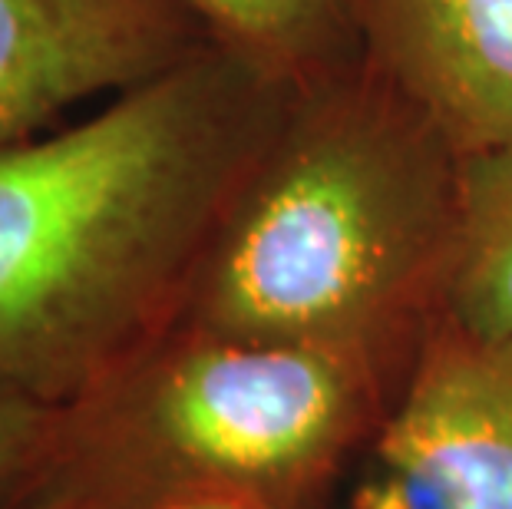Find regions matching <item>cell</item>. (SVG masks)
Wrapping results in <instances>:
<instances>
[{
	"label": "cell",
	"mask_w": 512,
	"mask_h": 509,
	"mask_svg": "<svg viewBox=\"0 0 512 509\" xmlns=\"http://www.w3.org/2000/svg\"><path fill=\"white\" fill-rule=\"evenodd\" d=\"M291 90L209 40L83 123L0 149V404L70 407L179 321Z\"/></svg>",
	"instance_id": "obj_1"
},
{
	"label": "cell",
	"mask_w": 512,
	"mask_h": 509,
	"mask_svg": "<svg viewBox=\"0 0 512 509\" xmlns=\"http://www.w3.org/2000/svg\"><path fill=\"white\" fill-rule=\"evenodd\" d=\"M460 159L364 57L298 83L176 324L413 361L443 318Z\"/></svg>",
	"instance_id": "obj_2"
},
{
	"label": "cell",
	"mask_w": 512,
	"mask_h": 509,
	"mask_svg": "<svg viewBox=\"0 0 512 509\" xmlns=\"http://www.w3.org/2000/svg\"><path fill=\"white\" fill-rule=\"evenodd\" d=\"M413 361L172 324L60 407L20 500L159 509L185 496H242L324 509Z\"/></svg>",
	"instance_id": "obj_3"
},
{
	"label": "cell",
	"mask_w": 512,
	"mask_h": 509,
	"mask_svg": "<svg viewBox=\"0 0 512 509\" xmlns=\"http://www.w3.org/2000/svg\"><path fill=\"white\" fill-rule=\"evenodd\" d=\"M337 509H512V338L437 321Z\"/></svg>",
	"instance_id": "obj_4"
},
{
	"label": "cell",
	"mask_w": 512,
	"mask_h": 509,
	"mask_svg": "<svg viewBox=\"0 0 512 509\" xmlns=\"http://www.w3.org/2000/svg\"><path fill=\"white\" fill-rule=\"evenodd\" d=\"M209 40L176 0H0V149L159 80Z\"/></svg>",
	"instance_id": "obj_5"
},
{
	"label": "cell",
	"mask_w": 512,
	"mask_h": 509,
	"mask_svg": "<svg viewBox=\"0 0 512 509\" xmlns=\"http://www.w3.org/2000/svg\"><path fill=\"white\" fill-rule=\"evenodd\" d=\"M357 34L460 156L512 146V0H357Z\"/></svg>",
	"instance_id": "obj_6"
},
{
	"label": "cell",
	"mask_w": 512,
	"mask_h": 509,
	"mask_svg": "<svg viewBox=\"0 0 512 509\" xmlns=\"http://www.w3.org/2000/svg\"><path fill=\"white\" fill-rule=\"evenodd\" d=\"M443 321L476 338H512V146L460 159V212Z\"/></svg>",
	"instance_id": "obj_7"
},
{
	"label": "cell",
	"mask_w": 512,
	"mask_h": 509,
	"mask_svg": "<svg viewBox=\"0 0 512 509\" xmlns=\"http://www.w3.org/2000/svg\"><path fill=\"white\" fill-rule=\"evenodd\" d=\"M222 47L288 83H308L361 57L357 0H176Z\"/></svg>",
	"instance_id": "obj_8"
},
{
	"label": "cell",
	"mask_w": 512,
	"mask_h": 509,
	"mask_svg": "<svg viewBox=\"0 0 512 509\" xmlns=\"http://www.w3.org/2000/svg\"><path fill=\"white\" fill-rule=\"evenodd\" d=\"M60 410L30 404H0V506H10L27 490L43 463Z\"/></svg>",
	"instance_id": "obj_9"
},
{
	"label": "cell",
	"mask_w": 512,
	"mask_h": 509,
	"mask_svg": "<svg viewBox=\"0 0 512 509\" xmlns=\"http://www.w3.org/2000/svg\"><path fill=\"white\" fill-rule=\"evenodd\" d=\"M159 509H271V506L242 500V496H185V500H172Z\"/></svg>",
	"instance_id": "obj_10"
},
{
	"label": "cell",
	"mask_w": 512,
	"mask_h": 509,
	"mask_svg": "<svg viewBox=\"0 0 512 509\" xmlns=\"http://www.w3.org/2000/svg\"><path fill=\"white\" fill-rule=\"evenodd\" d=\"M0 509H50V506H40V503H24V500H17V503H10V506H0Z\"/></svg>",
	"instance_id": "obj_11"
}]
</instances>
